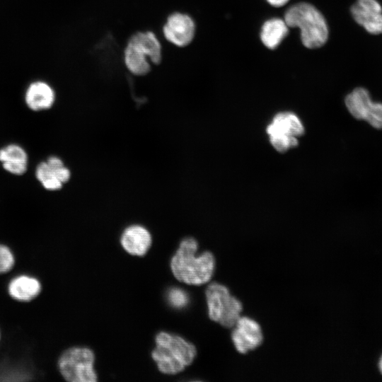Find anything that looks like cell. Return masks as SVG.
I'll list each match as a JSON object with an SVG mask.
<instances>
[{"label": "cell", "instance_id": "cell-17", "mask_svg": "<svg viewBox=\"0 0 382 382\" xmlns=\"http://www.w3.org/2000/svg\"><path fill=\"white\" fill-rule=\"evenodd\" d=\"M288 33V25L284 20L272 18L267 21L261 29L260 37L270 49L276 48Z\"/></svg>", "mask_w": 382, "mask_h": 382}, {"label": "cell", "instance_id": "cell-22", "mask_svg": "<svg viewBox=\"0 0 382 382\" xmlns=\"http://www.w3.org/2000/svg\"><path fill=\"white\" fill-rule=\"evenodd\" d=\"M271 5L279 7L287 3L289 0H267Z\"/></svg>", "mask_w": 382, "mask_h": 382}, {"label": "cell", "instance_id": "cell-13", "mask_svg": "<svg viewBox=\"0 0 382 382\" xmlns=\"http://www.w3.org/2000/svg\"><path fill=\"white\" fill-rule=\"evenodd\" d=\"M0 162L7 172L21 175L27 170L28 156L20 145L10 144L0 149Z\"/></svg>", "mask_w": 382, "mask_h": 382}, {"label": "cell", "instance_id": "cell-7", "mask_svg": "<svg viewBox=\"0 0 382 382\" xmlns=\"http://www.w3.org/2000/svg\"><path fill=\"white\" fill-rule=\"evenodd\" d=\"M195 33V24L187 14L174 12L170 14L163 26V34L167 41L178 47L187 46Z\"/></svg>", "mask_w": 382, "mask_h": 382}, {"label": "cell", "instance_id": "cell-18", "mask_svg": "<svg viewBox=\"0 0 382 382\" xmlns=\"http://www.w3.org/2000/svg\"><path fill=\"white\" fill-rule=\"evenodd\" d=\"M124 61L128 71L136 76L146 75L151 69L148 58L127 44L124 52Z\"/></svg>", "mask_w": 382, "mask_h": 382}, {"label": "cell", "instance_id": "cell-19", "mask_svg": "<svg viewBox=\"0 0 382 382\" xmlns=\"http://www.w3.org/2000/svg\"><path fill=\"white\" fill-rule=\"evenodd\" d=\"M270 141L273 147L282 153L298 145L296 137L286 134H276L270 135Z\"/></svg>", "mask_w": 382, "mask_h": 382}, {"label": "cell", "instance_id": "cell-12", "mask_svg": "<svg viewBox=\"0 0 382 382\" xmlns=\"http://www.w3.org/2000/svg\"><path fill=\"white\" fill-rule=\"evenodd\" d=\"M127 45L146 57L150 62L159 64L162 60V47L151 31H139L129 38Z\"/></svg>", "mask_w": 382, "mask_h": 382}, {"label": "cell", "instance_id": "cell-10", "mask_svg": "<svg viewBox=\"0 0 382 382\" xmlns=\"http://www.w3.org/2000/svg\"><path fill=\"white\" fill-rule=\"evenodd\" d=\"M351 13L368 33H382V6L377 0H357L351 8Z\"/></svg>", "mask_w": 382, "mask_h": 382}, {"label": "cell", "instance_id": "cell-9", "mask_svg": "<svg viewBox=\"0 0 382 382\" xmlns=\"http://www.w3.org/2000/svg\"><path fill=\"white\" fill-rule=\"evenodd\" d=\"M35 177L45 189L57 190L69 180L70 171L59 158L50 156L37 166Z\"/></svg>", "mask_w": 382, "mask_h": 382}, {"label": "cell", "instance_id": "cell-23", "mask_svg": "<svg viewBox=\"0 0 382 382\" xmlns=\"http://www.w3.org/2000/svg\"><path fill=\"white\" fill-rule=\"evenodd\" d=\"M378 368H379V370H380L381 373L382 374V356L381 357V358L379 359Z\"/></svg>", "mask_w": 382, "mask_h": 382}, {"label": "cell", "instance_id": "cell-21", "mask_svg": "<svg viewBox=\"0 0 382 382\" xmlns=\"http://www.w3.org/2000/svg\"><path fill=\"white\" fill-rule=\"evenodd\" d=\"M14 265V257L6 245H0V274L9 271Z\"/></svg>", "mask_w": 382, "mask_h": 382}, {"label": "cell", "instance_id": "cell-6", "mask_svg": "<svg viewBox=\"0 0 382 382\" xmlns=\"http://www.w3.org/2000/svg\"><path fill=\"white\" fill-rule=\"evenodd\" d=\"M345 105L356 119L364 120L376 129H382V102L372 100L366 88L354 89L346 96Z\"/></svg>", "mask_w": 382, "mask_h": 382}, {"label": "cell", "instance_id": "cell-8", "mask_svg": "<svg viewBox=\"0 0 382 382\" xmlns=\"http://www.w3.org/2000/svg\"><path fill=\"white\" fill-rule=\"evenodd\" d=\"M233 328L231 339L238 352L245 354L262 344L263 340L262 329L255 320L241 316Z\"/></svg>", "mask_w": 382, "mask_h": 382}, {"label": "cell", "instance_id": "cell-16", "mask_svg": "<svg viewBox=\"0 0 382 382\" xmlns=\"http://www.w3.org/2000/svg\"><path fill=\"white\" fill-rule=\"evenodd\" d=\"M10 296L20 301H28L35 298L40 292L39 281L27 275H21L13 279L8 287Z\"/></svg>", "mask_w": 382, "mask_h": 382}, {"label": "cell", "instance_id": "cell-2", "mask_svg": "<svg viewBox=\"0 0 382 382\" xmlns=\"http://www.w3.org/2000/svg\"><path fill=\"white\" fill-rule=\"evenodd\" d=\"M151 356L158 370L166 374L182 371L193 361L196 347L183 337L166 332H158Z\"/></svg>", "mask_w": 382, "mask_h": 382}, {"label": "cell", "instance_id": "cell-4", "mask_svg": "<svg viewBox=\"0 0 382 382\" xmlns=\"http://www.w3.org/2000/svg\"><path fill=\"white\" fill-rule=\"evenodd\" d=\"M205 295L209 318L225 328H233L241 316V302L226 286L217 282L208 285Z\"/></svg>", "mask_w": 382, "mask_h": 382}, {"label": "cell", "instance_id": "cell-5", "mask_svg": "<svg viewBox=\"0 0 382 382\" xmlns=\"http://www.w3.org/2000/svg\"><path fill=\"white\" fill-rule=\"evenodd\" d=\"M95 356L86 347H71L59 357L58 366L65 380L70 382H94L97 375L93 369Z\"/></svg>", "mask_w": 382, "mask_h": 382}, {"label": "cell", "instance_id": "cell-1", "mask_svg": "<svg viewBox=\"0 0 382 382\" xmlns=\"http://www.w3.org/2000/svg\"><path fill=\"white\" fill-rule=\"evenodd\" d=\"M197 248L198 243L193 238H186L180 242L170 261L171 270L178 281L202 285L212 279L215 270L214 256L209 251L196 256Z\"/></svg>", "mask_w": 382, "mask_h": 382}, {"label": "cell", "instance_id": "cell-15", "mask_svg": "<svg viewBox=\"0 0 382 382\" xmlns=\"http://www.w3.org/2000/svg\"><path fill=\"white\" fill-rule=\"evenodd\" d=\"M267 132L269 136L280 134L297 137L304 133V128L295 114L284 112L274 116L271 124L267 127Z\"/></svg>", "mask_w": 382, "mask_h": 382}, {"label": "cell", "instance_id": "cell-11", "mask_svg": "<svg viewBox=\"0 0 382 382\" xmlns=\"http://www.w3.org/2000/svg\"><path fill=\"white\" fill-rule=\"evenodd\" d=\"M150 233L144 227L132 225L127 227L122 234L120 242L123 248L129 254L142 256L151 245Z\"/></svg>", "mask_w": 382, "mask_h": 382}, {"label": "cell", "instance_id": "cell-3", "mask_svg": "<svg viewBox=\"0 0 382 382\" xmlns=\"http://www.w3.org/2000/svg\"><path fill=\"white\" fill-rule=\"evenodd\" d=\"M284 21L288 27L300 28L302 42L308 48L319 47L328 40L325 19L309 4L299 3L290 7L285 13Z\"/></svg>", "mask_w": 382, "mask_h": 382}, {"label": "cell", "instance_id": "cell-20", "mask_svg": "<svg viewBox=\"0 0 382 382\" xmlns=\"http://www.w3.org/2000/svg\"><path fill=\"white\" fill-rule=\"evenodd\" d=\"M168 300L170 304L177 308H182L189 302L187 294L179 288H171L168 292Z\"/></svg>", "mask_w": 382, "mask_h": 382}, {"label": "cell", "instance_id": "cell-14", "mask_svg": "<svg viewBox=\"0 0 382 382\" xmlns=\"http://www.w3.org/2000/svg\"><path fill=\"white\" fill-rule=\"evenodd\" d=\"M55 100V94L50 86L42 81L31 83L25 95L27 106L33 111L50 108Z\"/></svg>", "mask_w": 382, "mask_h": 382}]
</instances>
